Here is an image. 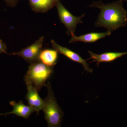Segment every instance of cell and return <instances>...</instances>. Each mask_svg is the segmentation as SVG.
I'll list each match as a JSON object with an SVG mask.
<instances>
[{
	"instance_id": "1",
	"label": "cell",
	"mask_w": 127,
	"mask_h": 127,
	"mask_svg": "<svg viewBox=\"0 0 127 127\" xmlns=\"http://www.w3.org/2000/svg\"><path fill=\"white\" fill-rule=\"evenodd\" d=\"M90 7H96L101 10L95 23L96 27L104 28L111 32L127 25V12L121 0L107 4L94 2Z\"/></svg>"
},
{
	"instance_id": "2",
	"label": "cell",
	"mask_w": 127,
	"mask_h": 127,
	"mask_svg": "<svg viewBox=\"0 0 127 127\" xmlns=\"http://www.w3.org/2000/svg\"><path fill=\"white\" fill-rule=\"evenodd\" d=\"M47 89V96L43 100L42 110L45 118L47 122L48 127H60L62 120L63 112L57 102L50 83L46 84Z\"/></svg>"
},
{
	"instance_id": "3",
	"label": "cell",
	"mask_w": 127,
	"mask_h": 127,
	"mask_svg": "<svg viewBox=\"0 0 127 127\" xmlns=\"http://www.w3.org/2000/svg\"><path fill=\"white\" fill-rule=\"evenodd\" d=\"M53 72L52 67L46 65L40 61L31 63L24 80L30 82L37 91L46 86V82Z\"/></svg>"
},
{
	"instance_id": "4",
	"label": "cell",
	"mask_w": 127,
	"mask_h": 127,
	"mask_svg": "<svg viewBox=\"0 0 127 127\" xmlns=\"http://www.w3.org/2000/svg\"><path fill=\"white\" fill-rule=\"evenodd\" d=\"M59 19L67 29V34L71 35L75 34L78 24L82 23L81 19L85 14L79 17L73 16L67 10L60 1L56 5Z\"/></svg>"
},
{
	"instance_id": "5",
	"label": "cell",
	"mask_w": 127,
	"mask_h": 127,
	"mask_svg": "<svg viewBox=\"0 0 127 127\" xmlns=\"http://www.w3.org/2000/svg\"><path fill=\"white\" fill-rule=\"evenodd\" d=\"M44 39V36L41 37L31 45L23 48L20 51L12 53L9 55L21 57L29 63L39 61V56L42 50Z\"/></svg>"
},
{
	"instance_id": "6",
	"label": "cell",
	"mask_w": 127,
	"mask_h": 127,
	"mask_svg": "<svg viewBox=\"0 0 127 127\" xmlns=\"http://www.w3.org/2000/svg\"><path fill=\"white\" fill-rule=\"evenodd\" d=\"M27 89V93L26 98L28 104L39 114V112L42 110L43 105L42 100L38 94L37 90L32 84L27 80H24Z\"/></svg>"
},
{
	"instance_id": "7",
	"label": "cell",
	"mask_w": 127,
	"mask_h": 127,
	"mask_svg": "<svg viewBox=\"0 0 127 127\" xmlns=\"http://www.w3.org/2000/svg\"><path fill=\"white\" fill-rule=\"evenodd\" d=\"M51 43L53 48L57 51L58 52L64 55L73 61L82 64L84 67V70L88 72H92V69L90 68L89 65L87 63L86 61L83 59L77 53L67 48L58 45L53 40H52L51 41Z\"/></svg>"
},
{
	"instance_id": "8",
	"label": "cell",
	"mask_w": 127,
	"mask_h": 127,
	"mask_svg": "<svg viewBox=\"0 0 127 127\" xmlns=\"http://www.w3.org/2000/svg\"><path fill=\"white\" fill-rule=\"evenodd\" d=\"M10 104L13 107V110L6 113L0 114V115L13 114L20 117L27 119L32 113L35 112L34 109L29 105L26 106L24 104L22 101H20L18 103L16 102L15 101H11L10 102Z\"/></svg>"
},
{
	"instance_id": "9",
	"label": "cell",
	"mask_w": 127,
	"mask_h": 127,
	"mask_svg": "<svg viewBox=\"0 0 127 127\" xmlns=\"http://www.w3.org/2000/svg\"><path fill=\"white\" fill-rule=\"evenodd\" d=\"M111 32L108 31L103 32H91L84 34L79 36H76L75 34L71 35V38L69 41V43H74L77 42H82L84 43H93L110 35Z\"/></svg>"
},
{
	"instance_id": "10",
	"label": "cell",
	"mask_w": 127,
	"mask_h": 127,
	"mask_svg": "<svg viewBox=\"0 0 127 127\" xmlns=\"http://www.w3.org/2000/svg\"><path fill=\"white\" fill-rule=\"evenodd\" d=\"M90 58L87 60L92 59L93 62H96L97 65L102 62H110L115 61L118 58L127 55V52H108L102 54H95L92 52L89 51Z\"/></svg>"
},
{
	"instance_id": "11",
	"label": "cell",
	"mask_w": 127,
	"mask_h": 127,
	"mask_svg": "<svg viewBox=\"0 0 127 127\" xmlns=\"http://www.w3.org/2000/svg\"><path fill=\"white\" fill-rule=\"evenodd\" d=\"M32 10L36 12L45 13L56 6L59 0H29Z\"/></svg>"
},
{
	"instance_id": "12",
	"label": "cell",
	"mask_w": 127,
	"mask_h": 127,
	"mask_svg": "<svg viewBox=\"0 0 127 127\" xmlns=\"http://www.w3.org/2000/svg\"><path fill=\"white\" fill-rule=\"evenodd\" d=\"M58 52L55 49L45 48L42 50L39 55V61L45 65L53 67L57 63Z\"/></svg>"
},
{
	"instance_id": "13",
	"label": "cell",
	"mask_w": 127,
	"mask_h": 127,
	"mask_svg": "<svg viewBox=\"0 0 127 127\" xmlns=\"http://www.w3.org/2000/svg\"><path fill=\"white\" fill-rule=\"evenodd\" d=\"M7 47L5 43L2 42V40H0V54L4 53L6 54H9L6 52Z\"/></svg>"
},
{
	"instance_id": "14",
	"label": "cell",
	"mask_w": 127,
	"mask_h": 127,
	"mask_svg": "<svg viewBox=\"0 0 127 127\" xmlns=\"http://www.w3.org/2000/svg\"><path fill=\"white\" fill-rule=\"evenodd\" d=\"M8 5L11 6H15L17 4L18 0H5Z\"/></svg>"
},
{
	"instance_id": "15",
	"label": "cell",
	"mask_w": 127,
	"mask_h": 127,
	"mask_svg": "<svg viewBox=\"0 0 127 127\" xmlns=\"http://www.w3.org/2000/svg\"><path fill=\"white\" fill-rule=\"evenodd\" d=\"M124 0V1H127V0Z\"/></svg>"
}]
</instances>
